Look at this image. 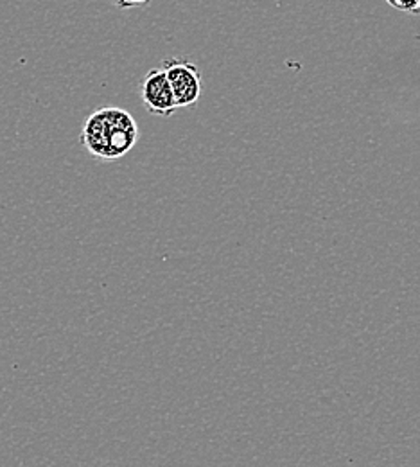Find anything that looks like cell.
Listing matches in <instances>:
<instances>
[{"label":"cell","mask_w":420,"mask_h":467,"mask_svg":"<svg viewBox=\"0 0 420 467\" xmlns=\"http://www.w3.org/2000/svg\"><path fill=\"white\" fill-rule=\"evenodd\" d=\"M179 109H192L201 96V70L192 61L169 58L162 61Z\"/></svg>","instance_id":"7a4b0ae2"},{"label":"cell","mask_w":420,"mask_h":467,"mask_svg":"<svg viewBox=\"0 0 420 467\" xmlns=\"http://www.w3.org/2000/svg\"><path fill=\"white\" fill-rule=\"evenodd\" d=\"M386 4L401 13L420 15V0H386Z\"/></svg>","instance_id":"277c9868"},{"label":"cell","mask_w":420,"mask_h":467,"mask_svg":"<svg viewBox=\"0 0 420 467\" xmlns=\"http://www.w3.org/2000/svg\"><path fill=\"white\" fill-rule=\"evenodd\" d=\"M140 98L146 110L153 116L171 117L177 112V101L162 67L151 68L140 83Z\"/></svg>","instance_id":"3957f363"},{"label":"cell","mask_w":420,"mask_h":467,"mask_svg":"<svg viewBox=\"0 0 420 467\" xmlns=\"http://www.w3.org/2000/svg\"><path fill=\"white\" fill-rule=\"evenodd\" d=\"M112 2L119 9H133V7H142L149 4V0H112Z\"/></svg>","instance_id":"5b68a950"},{"label":"cell","mask_w":420,"mask_h":467,"mask_svg":"<svg viewBox=\"0 0 420 467\" xmlns=\"http://www.w3.org/2000/svg\"><path fill=\"white\" fill-rule=\"evenodd\" d=\"M81 146L97 161H119L138 140V126L133 116L118 107H103L85 119Z\"/></svg>","instance_id":"6da1fadb"}]
</instances>
